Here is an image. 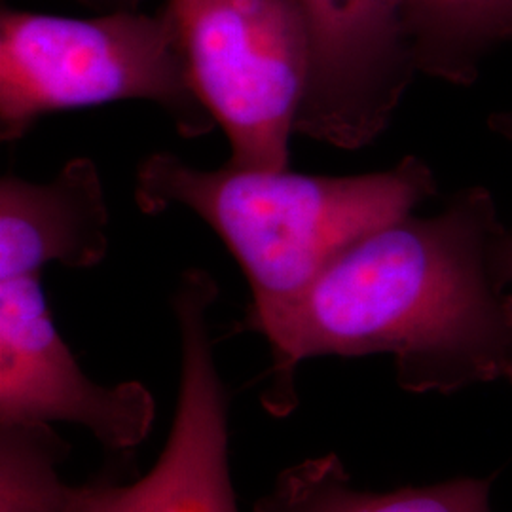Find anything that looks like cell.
<instances>
[{"mask_svg":"<svg viewBox=\"0 0 512 512\" xmlns=\"http://www.w3.org/2000/svg\"><path fill=\"white\" fill-rule=\"evenodd\" d=\"M497 268L503 281L512 289V226H507L497 247Z\"/></svg>","mask_w":512,"mask_h":512,"instance_id":"12","label":"cell"},{"mask_svg":"<svg viewBox=\"0 0 512 512\" xmlns=\"http://www.w3.org/2000/svg\"><path fill=\"white\" fill-rule=\"evenodd\" d=\"M78 4H84L86 8L99 10L101 14L110 12H126V10H137L143 0H74Z\"/></svg>","mask_w":512,"mask_h":512,"instance_id":"13","label":"cell"},{"mask_svg":"<svg viewBox=\"0 0 512 512\" xmlns=\"http://www.w3.org/2000/svg\"><path fill=\"white\" fill-rule=\"evenodd\" d=\"M490 486L484 478H458L387 494L361 492L344 463L329 454L281 471L255 512H494Z\"/></svg>","mask_w":512,"mask_h":512,"instance_id":"9","label":"cell"},{"mask_svg":"<svg viewBox=\"0 0 512 512\" xmlns=\"http://www.w3.org/2000/svg\"><path fill=\"white\" fill-rule=\"evenodd\" d=\"M116 101H150L196 139L215 120L196 92L171 12L67 18L0 14V139L16 143L40 118Z\"/></svg>","mask_w":512,"mask_h":512,"instance_id":"3","label":"cell"},{"mask_svg":"<svg viewBox=\"0 0 512 512\" xmlns=\"http://www.w3.org/2000/svg\"><path fill=\"white\" fill-rule=\"evenodd\" d=\"M505 230L494 194L469 186L435 215H404L349 245L262 332L274 361L264 406L287 416L298 366L325 355H391L399 385L420 395L512 385Z\"/></svg>","mask_w":512,"mask_h":512,"instance_id":"1","label":"cell"},{"mask_svg":"<svg viewBox=\"0 0 512 512\" xmlns=\"http://www.w3.org/2000/svg\"><path fill=\"white\" fill-rule=\"evenodd\" d=\"M219 285L186 270L173 294L181 384L158 461L131 484L74 486L67 512H239L228 461V393L215 363L209 311Z\"/></svg>","mask_w":512,"mask_h":512,"instance_id":"5","label":"cell"},{"mask_svg":"<svg viewBox=\"0 0 512 512\" xmlns=\"http://www.w3.org/2000/svg\"><path fill=\"white\" fill-rule=\"evenodd\" d=\"M437 190L433 169L416 156L385 171L329 177L230 162L198 169L171 152H154L135 177L143 213L184 207L224 241L253 296L245 325L260 334L349 245L414 213Z\"/></svg>","mask_w":512,"mask_h":512,"instance_id":"2","label":"cell"},{"mask_svg":"<svg viewBox=\"0 0 512 512\" xmlns=\"http://www.w3.org/2000/svg\"><path fill=\"white\" fill-rule=\"evenodd\" d=\"M109 205L97 165L74 158L48 183L0 181V279L48 264L86 270L109 253Z\"/></svg>","mask_w":512,"mask_h":512,"instance_id":"8","label":"cell"},{"mask_svg":"<svg viewBox=\"0 0 512 512\" xmlns=\"http://www.w3.org/2000/svg\"><path fill=\"white\" fill-rule=\"evenodd\" d=\"M67 454L48 423L0 425V512H67L74 486L59 476Z\"/></svg>","mask_w":512,"mask_h":512,"instance_id":"11","label":"cell"},{"mask_svg":"<svg viewBox=\"0 0 512 512\" xmlns=\"http://www.w3.org/2000/svg\"><path fill=\"white\" fill-rule=\"evenodd\" d=\"M403 14L418 73L454 86L512 40V0H403Z\"/></svg>","mask_w":512,"mask_h":512,"instance_id":"10","label":"cell"},{"mask_svg":"<svg viewBox=\"0 0 512 512\" xmlns=\"http://www.w3.org/2000/svg\"><path fill=\"white\" fill-rule=\"evenodd\" d=\"M488 128L497 137L512 145V109L492 112L488 118Z\"/></svg>","mask_w":512,"mask_h":512,"instance_id":"14","label":"cell"},{"mask_svg":"<svg viewBox=\"0 0 512 512\" xmlns=\"http://www.w3.org/2000/svg\"><path fill=\"white\" fill-rule=\"evenodd\" d=\"M310 67L296 133L342 150L376 141L418 67L403 0H296Z\"/></svg>","mask_w":512,"mask_h":512,"instance_id":"6","label":"cell"},{"mask_svg":"<svg viewBox=\"0 0 512 512\" xmlns=\"http://www.w3.org/2000/svg\"><path fill=\"white\" fill-rule=\"evenodd\" d=\"M154 418L141 382L95 384L80 368L55 329L40 275L0 279V425L74 423L122 452L147 439Z\"/></svg>","mask_w":512,"mask_h":512,"instance_id":"7","label":"cell"},{"mask_svg":"<svg viewBox=\"0 0 512 512\" xmlns=\"http://www.w3.org/2000/svg\"><path fill=\"white\" fill-rule=\"evenodd\" d=\"M190 80L226 131L230 164L289 167L310 46L296 0H167Z\"/></svg>","mask_w":512,"mask_h":512,"instance_id":"4","label":"cell"}]
</instances>
